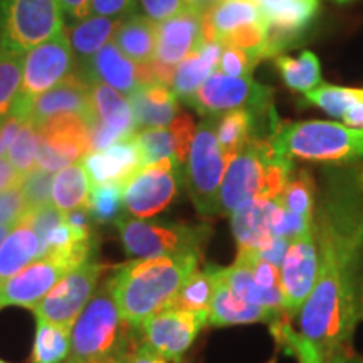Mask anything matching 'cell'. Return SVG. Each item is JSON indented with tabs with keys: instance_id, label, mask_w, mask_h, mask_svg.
Masks as SVG:
<instances>
[{
	"instance_id": "obj_9",
	"label": "cell",
	"mask_w": 363,
	"mask_h": 363,
	"mask_svg": "<svg viewBox=\"0 0 363 363\" xmlns=\"http://www.w3.org/2000/svg\"><path fill=\"white\" fill-rule=\"evenodd\" d=\"M0 39L27 52L65 30L59 0H0Z\"/></svg>"
},
{
	"instance_id": "obj_43",
	"label": "cell",
	"mask_w": 363,
	"mask_h": 363,
	"mask_svg": "<svg viewBox=\"0 0 363 363\" xmlns=\"http://www.w3.org/2000/svg\"><path fill=\"white\" fill-rule=\"evenodd\" d=\"M276 335H281L286 340H289L291 347L296 350V355L299 358V363H363V355L360 353H355L352 348H345V350H340L326 358L325 362H321V358L318 357L315 348L311 347L310 343L306 342L301 335H294L291 330H289L288 325H279V331H274Z\"/></svg>"
},
{
	"instance_id": "obj_26",
	"label": "cell",
	"mask_w": 363,
	"mask_h": 363,
	"mask_svg": "<svg viewBox=\"0 0 363 363\" xmlns=\"http://www.w3.org/2000/svg\"><path fill=\"white\" fill-rule=\"evenodd\" d=\"M83 69L89 81L108 84L125 96H130L136 88H140L136 81L135 62L125 57L115 43L104 45L101 51L94 54L88 62H84Z\"/></svg>"
},
{
	"instance_id": "obj_4",
	"label": "cell",
	"mask_w": 363,
	"mask_h": 363,
	"mask_svg": "<svg viewBox=\"0 0 363 363\" xmlns=\"http://www.w3.org/2000/svg\"><path fill=\"white\" fill-rule=\"evenodd\" d=\"M133 326L121 318L108 284L94 293L71 328L72 363H128Z\"/></svg>"
},
{
	"instance_id": "obj_3",
	"label": "cell",
	"mask_w": 363,
	"mask_h": 363,
	"mask_svg": "<svg viewBox=\"0 0 363 363\" xmlns=\"http://www.w3.org/2000/svg\"><path fill=\"white\" fill-rule=\"evenodd\" d=\"M294 174V163L272 136H254L227 165L220 187L219 214L230 216L257 197L278 199Z\"/></svg>"
},
{
	"instance_id": "obj_35",
	"label": "cell",
	"mask_w": 363,
	"mask_h": 363,
	"mask_svg": "<svg viewBox=\"0 0 363 363\" xmlns=\"http://www.w3.org/2000/svg\"><path fill=\"white\" fill-rule=\"evenodd\" d=\"M71 353V330L35 316L30 363H62Z\"/></svg>"
},
{
	"instance_id": "obj_39",
	"label": "cell",
	"mask_w": 363,
	"mask_h": 363,
	"mask_svg": "<svg viewBox=\"0 0 363 363\" xmlns=\"http://www.w3.org/2000/svg\"><path fill=\"white\" fill-rule=\"evenodd\" d=\"M308 103L323 110L326 115L333 118H343L350 108L363 101V89L343 88V86L321 83L315 89L305 93Z\"/></svg>"
},
{
	"instance_id": "obj_19",
	"label": "cell",
	"mask_w": 363,
	"mask_h": 363,
	"mask_svg": "<svg viewBox=\"0 0 363 363\" xmlns=\"http://www.w3.org/2000/svg\"><path fill=\"white\" fill-rule=\"evenodd\" d=\"M202 43V16L187 7L170 19L157 22L155 61L175 69Z\"/></svg>"
},
{
	"instance_id": "obj_55",
	"label": "cell",
	"mask_w": 363,
	"mask_h": 363,
	"mask_svg": "<svg viewBox=\"0 0 363 363\" xmlns=\"http://www.w3.org/2000/svg\"><path fill=\"white\" fill-rule=\"evenodd\" d=\"M360 320H363V293H362V311H360Z\"/></svg>"
},
{
	"instance_id": "obj_30",
	"label": "cell",
	"mask_w": 363,
	"mask_h": 363,
	"mask_svg": "<svg viewBox=\"0 0 363 363\" xmlns=\"http://www.w3.org/2000/svg\"><path fill=\"white\" fill-rule=\"evenodd\" d=\"M113 43L131 62H152L157 54V22L138 13L121 21Z\"/></svg>"
},
{
	"instance_id": "obj_23",
	"label": "cell",
	"mask_w": 363,
	"mask_h": 363,
	"mask_svg": "<svg viewBox=\"0 0 363 363\" xmlns=\"http://www.w3.org/2000/svg\"><path fill=\"white\" fill-rule=\"evenodd\" d=\"M281 315L283 313L252 305L246 299L239 298L229 286L219 279L216 266V293L212 298L211 311H208V325L217 326V328L252 323L279 325L278 320Z\"/></svg>"
},
{
	"instance_id": "obj_27",
	"label": "cell",
	"mask_w": 363,
	"mask_h": 363,
	"mask_svg": "<svg viewBox=\"0 0 363 363\" xmlns=\"http://www.w3.org/2000/svg\"><path fill=\"white\" fill-rule=\"evenodd\" d=\"M220 52L222 44L219 40L202 43L194 52H190L175 67L174 81H172V91L175 93V96L190 101L195 91L206 83V79L212 72L217 71Z\"/></svg>"
},
{
	"instance_id": "obj_54",
	"label": "cell",
	"mask_w": 363,
	"mask_h": 363,
	"mask_svg": "<svg viewBox=\"0 0 363 363\" xmlns=\"http://www.w3.org/2000/svg\"><path fill=\"white\" fill-rule=\"evenodd\" d=\"M11 229H12V227H7V225H0V246H2L4 239L7 238V234L11 233Z\"/></svg>"
},
{
	"instance_id": "obj_25",
	"label": "cell",
	"mask_w": 363,
	"mask_h": 363,
	"mask_svg": "<svg viewBox=\"0 0 363 363\" xmlns=\"http://www.w3.org/2000/svg\"><path fill=\"white\" fill-rule=\"evenodd\" d=\"M274 206L276 199L257 197L229 216L238 249L257 252L269 242L272 239L271 212Z\"/></svg>"
},
{
	"instance_id": "obj_46",
	"label": "cell",
	"mask_w": 363,
	"mask_h": 363,
	"mask_svg": "<svg viewBox=\"0 0 363 363\" xmlns=\"http://www.w3.org/2000/svg\"><path fill=\"white\" fill-rule=\"evenodd\" d=\"M27 214V203L21 185L0 194V225L13 227Z\"/></svg>"
},
{
	"instance_id": "obj_28",
	"label": "cell",
	"mask_w": 363,
	"mask_h": 363,
	"mask_svg": "<svg viewBox=\"0 0 363 363\" xmlns=\"http://www.w3.org/2000/svg\"><path fill=\"white\" fill-rule=\"evenodd\" d=\"M38 259H40L39 238L24 216L0 246V284Z\"/></svg>"
},
{
	"instance_id": "obj_40",
	"label": "cell",
	"mask_w": 363,
	"mask_h": 363,
	"mask_svg": "<svg viewBox=\"0 0 363 363\" xmlns=\"http://www.w3.org/2000/svg\"><path fill=\"white\" fill-rule=\"evenodd\" d=\"M123 207V184L110 182V184L91 187L86 208H88L91 219L94 222H98V224L116 222L121 217Z\"/></svg>"
},
{
	"instance_id": "obj_21",
	"label": "cell",
	"mask_w": 363,
	"mask_h": 363,
	"mask_svg": "<svg viewBox=\"0 0 363 363\" xmlns=\"http://www.w3.org/2000/svg\"><path fill=\"white\" fill-rule=\"evenodd\" d=\"M62 113H78L88 118L89 126L96 120L91 99L89 83L78 76H67L65 81L45 93L34 98L30 106V120L35 126L43 125L49 118Z\"/></svg>"
},
{
	"instance_id": "obj_48",
	"label": "cell",
	"mask_w": 363,
	"mask_h": 363,
	"mask_svg": "<svg viewBox=\"0 0 363 363\" xmlns=\"http://www.w3.org/2000/svg\"><path fill=\"white\" fill-rule=\"evenodd\" d=\"M142 6L153 22L167 21L187 9L184 0H142Z\"/></svg>"
},
{
	"instance_id": "obj_29",
	"label": "cell",
	"mask_w": 363,
	"mask_h": 363,
	"mask_svg": "<svg viewBox=\"0 0 363 363\" xmlns=\"http://www.w3.org/2000/svg\"><path fill=\"white\" fill-rule=\"evenodd\" d=\"M89 88L98 121L106 125L123 140L130 138L138 131L128 98L99 81H89Z\"/></svg>"
},
{
	"instance_id": "obj_33",
	"label": "cell",
	"mask_w": 363,
	"mask_h": 363,
	"mask_svg": "<svg viewBox=\"0 0 363 363\" xmlns=\"http://www.w3.org/2000/svg\"><path fill=\"white\" fill-rule=\"evenodd\" d=\"M89 197V177L84 165L72 163L59 170L52 182V203L57 211L69 212L84 207Z\"/></svg>"
},
{
	"instance_id": "obj_17",
	"label": "cell",
	"mask_w": 363,
	"mask_h": 363,
	"mask_svg": "<svg viewBox=\"0 0 363 363\" xmlns=\"http://www.w3.org/2000/svg\"><path fill=\"white\" fill-rule=\"evenodd\" d=\"M72 269L59 256H44L0 284V310L7 306L33 308Z\"/></svg>"
},
{
	"instance_id": "obj_51",
	"label": "cell",
	"mask_w": 363,
	"mask_h": 363,
	"mask_svg": "<svg viewBox=\"0 0 363 363\" xmlns=\"http://www.w3.org/2000/svg\"><path fill=\"white\" fill-rule=\"evenodd\" d=\"M128 363H169L160 353H157L147 342H140L131 352Z\"/></svg>"
},
{
	"instance_id": "obj_49",
	"label": "cell",
	"mask_w": 363,
	"mask_h": 363,
	"mask_svg": "<svg viewBox=\"0 0 363 363\" xmlns=\"http://www.w3.org/2000/svg\"><path fill=\"white\" fill-rule=\"evenodd\" d=\"M93 0H59L61 13H65L69 22H81L89 16Z\"/></svg>"
},
{
	"instance_id": "obj_13",
	"label": "cell",
	"mask_w": 363,
	"mask_h": 363,
	"mask_svg": "<svg viewBox=\"0 0 363 363\" xmlns=\"http://www.w3.org/2000/svg\"><path fill=\"white\" fill-rule=\"evenodd\" d=\"M217 276L239 298L252 305L283 313L279 288V267L262 259L257 252L238 249L234 264L217 266Z\"/></svg>"
},
{
	"instance_id": "obj_34",
	"label": "cell",
	"mask_w": 363,
	"mask_h": 363,
	"mask_svg": "<svg viewBox=\"0 0 363 363\" xmlns=\"http://www.w3.org/2000/svg\"><path fill=\"white\" fill-rule=\"evenodd\" d=\"M256 116L251 110H233L216 120V136L227 160L238 153L254 138L252 126Z\"/></svg>"
},
{
	"instance_id": "obj_56",
	"label": "cell",
	"mask_w": 363,
	"mask_h": 363,
	"mask_svg": "<svg viewBox=\"0 0 363 363\" xmlns=\"http://www.w3.org/2000/svg\"><path fill=\"white\" fill-rule=\"evenodd\" d=\"M337 2H348V0H337Z\"/></svg>"
},
{
	"instance_id": "obj_57",
	"label": "cell",
	"mask_w": 363,
	"mask_h": 363,
	"mask_svg": "<svg viewBox=\"0 0 363 363\" xmlns=\"http://www.w3.org/2000/svg\"><path fill=\"white\" fill-rule=\"evenodd\" d=\"M0 363H7L6 360H2V358H0Z\"/></svg>"
},
{
	"instance_id": "obj_5",
	"label": "cell",
	"mask_w": 363,
	"mask_h": 363,
	"mask_svg": "<svg viewBox=\"0 0 363 363\" xmlns=\"http://www.w3.org/2000/svg\"><path fill=\"white\" fill-rule=\"evenodd\" d=\"M272 140L291 160L348 165L363 158V130L337 121H299L272 128Z\"/></svg>"
},
{
	"instance_id": "obj_16",
	"label": "cell",
	"mask_w": 363,
	"mask_h": 363,
	"mask_svg": "<svg viewBox=\"0 0 363 363\" xmlns=\"http://www.w3.org/2000/svg\"><path fill=\"white\" fill-rule=\"evenodd\" d=\"M207 321L208 316L167 308L142 326L143 342L160 353L167 362L179 363Z\"/></svg>"
},
{
	"instance_id": "obj_41",
	"label": "cell",
	"mask_w": 363,
	"mask_h": 363,
	"mask_svg": "<svg viewBox=\"0 0 363 363\" xmlns=\"http://www.w3.org/2000/svg\"><path fill=\"white\" fill-rule=\"evenodd\" d=\"M38 147H39V131L33 120H27L19 133H17L11 147L7 148L6 155L12 165L26 175L27 172L35 169L38 163Z\"/></svg>"
},
{
	"instance_id": "obj_36",
	"label": "cell",
	"mask_w": 363,
	"mask_h": 363,
	"mask_svg": "<svg viewBox=\"0 0 363 363\" xmlns=\"http://www.w3.org/2000/svg\"><path fill=\"white\" fill-rule=\"evenodd\" d=\"M274 62L281 78H283L289 89L305 94L323 83L320 59L311 51H303L299 57H289L279 54V56H276Z\"/></svg>"
},
{
	"instance_id": "obj_7",
	"label": "cell",
	"mask_w": 363,
	"mask_h": 363,
	"mask_svg": "<svg viewBox=\"0 0 363 363\" xmlns=\"http://www.w3.org/2000/svg\"><path fill=\"white\" fill-rule=\"evenodd\" d=\"M203 43L219 40L242 49L262 61L276 56L269 40V26L252 0H224L202 16Z\"/></svg>"
},
{
	"instance_id": "obj_1",
	"label": "cell",
	"mask_w": 363,
	"mask_h": 363,
	"mask_svg": "<svg viewBox=\"0 0 363 363\" xmlns=\"http://www.w3.org/2000/svg\"><path fill=\"white\" fill-rule=\"evenodd\" d=\"M313 233L318 274L299 313L301 337L321 362L352 348L363 293V163L326 169L316 190Z\"/></svg>"
},
{
	"instance_id": "obj_12",
	"label": "cell",
	"mask_w": 363,
	"mask_h": 363,
	"mask_svg": "<svg viewBox=\"0 0 363 363\" xmlns=\"http://www.w3.org/2000/svg\"><path fill=\"white\" fill-rule=\"evenodd\" d=\"M180 184V163L175 158L143 165L123 184L125 208L130 216L150 219L170 206Z\"/></svg>"
},
{
	"instance_id": "obj_37",
	"label": "cell",
	"mask_w": 363,
	"mask_h": 363,
	"mask_svg": "<svg viewBox=\"0 0 363 363\" xmlns=\"http://www.w3.org/2000/svg\"><path fill=\"white\" fill-rule=\"evenodd\" d=\"M24 52L0 39V123L12 111L22 83Z\"/></svg>"
},
{
	"instance_id": "obj_10",
	"label": "cell",
	"mask_w": 363,
	"mask_h": 363,
	"mask_svg": "<svg viewBox=\"0 0 363 363\" xmlns=\"http://www.w3.org/2000/svg\"><path fill=\"white\" fill-rule=\"evenodd\" d=\"M189 103L201 115L211 118L242 108L251 110L254 115L274 111L271 88L256 83L252 76L233 78L220 71L212 72Z\"/></svg>"
},
{
	"instance_id": "obj_42",
	"label": "cell",
	"mask_w": 363,
	"mask_h": 363,
	"mask_svg": "<svg viewBox=\"0 0 363 363\" xmlns=\"http://www.w3.org/2000/svg\"><path fill=\"white\" fill-rule=\"evenodd\" d=\"M52 182L54 177L51 172H45L35 167L22 177L21 190L24 194L27 212L38 211L40 207L51 206L52 202Z\"/></svg>"
},
{
	"instance_id": "obj_18",
	"label": "cell",
	"mask_w": 363,
	"mask_h": 363,
	"mask_svg": "<svg viewBox=\"0 0 363 363\" xmlns=\"http://www.w3.org/2000/svg\"><path fill=\"white\" fill-rule=\"evenodd\" d=\"M195 128L197 126L192 118L185 113H179L169 126L136 131L133 138L142 157V165H150L163 158H175L180 165L187 162Z\"/></svg>"
},
{
	"instance_id": "obj_59",
	"label": "cell",
	"mask_w": 363,
	"mask_h": 363,
	"mask_svg": "<svg viewBox=\"0 0 363 363\" xmlns=\"http://www.w3.org/2000/svg\"><path fill=\"white\" fill-rule=\"evenodd\" d=\"M179 363H182V362H179Z\"/></svg>"
},
{
	"instance_id": "obj_53",
	"label": "cell",
	"mask_w": 363,
	"mask_h": 363,
	"mask_svg": "<svg viewBox=\"0 0 363 363\" xmlns=\"http://www.w3.org/2000/svg\"><path fill=\"white\" fill-rule=\"evenodd\" d=\"M184 2H185V6L190 9V11L203 16V13L211 12L212 9L219 6L220 2H224V0H184Z\"/></svg>"
},
{
	"instance_id": "obj_8",
	"label": "cell",
	"mask_w": 363,
	"mask_h": 363,
	"mask_svg": "<svg viewBox=\"0 0 363 363\" xmlns=\"http://www.w3.org/2000/svg\"><path fill=\"white\" fill-rule=\"evenodd\" d=\"M229 165L216 136V120L208 118L195 128L185 169V182L195 208L201 216L219 214V197Z\"/></svg>"
},
{
	"instance_id": "obj_31",
	"label": "cell",
	"mask_w": 363,
	"mask_h": 363,
	"mask_svg": "<svg viewBox=\"0 0 363 363\" xmlns=\"http://www.w3.org/2000/svg\"><path fill=\"white\" fill-rule=\"evenodd\" d=\"M120 19H110V17L91 16L86 17L71 29L69 44L72 56H76L81 62H88L94 54L101 51L111 38H115L116 29L120 27Z\"/></svg>"
},
{
	"instance_id": "obj_2",
	"label": "cell",
	"mask_w": 363,
	"mask_h": 363,
	"mask_svg": "<svg viewBox=\"0 0 363 363\" xmlns=\"http://www.w3.org/2000/svg\"><path fill=\"white\" fill-rule=\"evenodd\" d=\"M199 252L131 259L108 279L118 311L126 323L142 330L150 318L167 310L185 279L197 271Z\"/></svg>"
},
{
	"instance_id": "obj_22",
	"label": "cell",
	"mask_w": 363,
	"mask_h": 363,
	"mask_svg": "<svg viewBox=\"0 0 363 363\" xmlns=\"http://www.w3.org/2000/svg\"><path fill=\"white\" fill-rule=\"evenodd\" d=\"M83 165L93 185L110 184V182L125 184L136 170L143 167L133 136L120 140L101 152L88 153L83 158Z\"/></svg>"
},
{
	"instance_id": "obj_44",
	"label": "cell",
	"mask_w": 363,
	"mask_h": 363,
	"mask_svg": "<svg viewBox=\"0 0 363 363\" xmlns=\"http://www.w3.org/2000/svg\"><path fill=\"white\" fill-rule=\"evenodd\" d=\"M313 229V220H306L303 217L294 216L293 212L286 211L283 206L276 202L271 212V233L276 238L293 240L299 234Z\"/></svg>"
},
{
	"instance_id": "obj_38",
	"label": "cell",
	"mask_w": 363,
	"mask_h": 363,
	"mask_svg": "<svg viewBox=\"0 0 363 363\" xmlns=\"http://www.w3.org/2000/svg\"><path fill=\"white\" fill-rule=\"evenodd\" d=\"M276 202L283 206L286 211L293 212L294 216L313 220L316 203V184L310 172L299 170L296 174V170H294L291 179L281 190Z\"/></svg>"
},
{
	"instance_id": "obj_24",
	"label": "cell",
	"mask_w": 363,
	"mask_h": 363,
	"mask_svg": "<svg viewBox=\"0 0 363 363\" xmlns=\"http://www.w3.org/2000/svg\"><path fill=\"white\" fill-rule=\"evenodd\" d=\"M126 98L133 111L136 128H163L179 115V98L167 84L140 86Z\"/></svg>"
},
{
	"instance_id": "obj_58",
	"label": "cell",
	"mask_w": 363,
	"mask_h": 363,
	"mask_svg": "<svg viewBox=\"0 0 363 363\" xmlns=\"http://www.w3.org/2000/svg\"><path fill=\"white\" fill-rule=\"evenodd\" d=\"M66 363H72V362H71V360H67V362H66Z\"/></svg>"
},
{
	"instance_id": "obj_52",
	"label": "cell",
	"mask_w": 363,
	"mask_h": 363,
	"mask_svg": "<svg viewBox=\"0 0 363 363\" xmlns=\"http://www.w3.org/2000/svg\"><path fill=\"white\" fill-rule=\"evenodd\" d=\"M342 120L343 125L350 126V128L363 130V101L357 103L355 106L350 108V110L345 113Z\"/></svg>"
},
{
	"instance_id": "obj_32",
	"label": "cell",
	"mask_w": 363,
	"mask_h": 363,
	"mask_svg": "<svg viewBox=\"0 0 363 363\" xmlns=\"http://www.w3.org/2000/svg\"><path fill=\"white\" fill-rule=\"evenodd\" d=\"M216 293V266L208 264L203 271H194L180 286L169 308L208 316Z\"/></svg>"
},
{
	"instance_id": "obj_47",
	"label": "cell",
	"mask_w": 363,
	"mask_h": 363,
	"mask_svg": "<svg viewBox=\"0 0 363 363\" xmlns=\"http://www.w3.org/2000/svg\"><path fill=\"white\" fill-rule=\"evenodd\" d=\"M136 9V0H93L91 12L99 17L123 21L131 16Z\"/></svg>"
},
{
	"instance_id": "obj_11",
	"label": "cell",
	"mask_w": 363,
	"mask_h": 363,
	"mask_svg": "<svg viewBox=\"0 0 363 363\" xmlns=\"http://www.w3.org/2000/svg\"><path fill=\"white\" fill-rule=\"evenodd\" d=\"M106 266L94 259L74 267L30 311L49 323L71 330L94 296Z\"/></svg>"
},
{
	"instance_id": "obj_20",
	"label": "cell",
	"mask_w": 363,
	"mask_h": 363,
	"mask_svg": "<svg viewBox=\"0 0 363 363\" xmlns=\"http://www.w3.org/2000/svg\"><path fill=\"white\" fill-rule=\"evenodd\" d=\"M269 26V40L276 56L298 38L318 12V0H252Z\"/></svg>"
},
{
	"instance_id": "obj_45",
	"label": "cell",
	"mask_w": 363,
	"mask_h": 363,
	"mask_svg": "<svg viewBox=\"0 0 363 363\" xmlns=\"http://www.w3.org/2000/svg\"><path fill=\"white\" fill-rule=\"evenodd\" d=\"M257 62L259 61H256L251 54L242 51V49L234 48V45L229 44H222L217 71L224 72L227 76H233V78H247V76L252 74Z\"/></svg>"
},
{
	"instance_id": "obj_14",
	"label": "cell",
	"mask_w": 363,
	"mask_h": 363,
	"mask_svg": "<svg viewBox=\"0 0 363 363\" xmlns=\"http://www.w3.org/2000/svg\"><path fill=\"white\" fill-rule=\"evenodd\" d=\"M318 274V251L313 229L289 240L279 266V288L283 313L299 316L315 288Z\"/></svg>"
},
{
	"instance_id": "obj_50",
	"label": "cell",
	"mask_w": 363,
	"mask_h": 363,
	"mask_svg": "<svg viewBox=\"0 0 363 363\" xmlns=\"http://www.w3.org/2000/svg\"><path fill=\"white\" fill-rule=\"evenodd\" d=\"M22 177L24 175L12 165L7 155H0V194L13 187H19Z\"/></svg>"
},
{
	"instance_id": "obj_15",
	"label": "cell",
	"mask_w": 363,
	"mask_h": 363,
	"mask_svg": "<svg viewBox=\"0 0 363 363\" xmlns=\"http://www.w3.org/2000/svg\"><path fill=\"white\" fill-rule=\"evenodd\" d=\"M72 51L66 33L54 35L45 43L29 49L22 61V83L19 98H38L69 76Z\"/></svg>"
},
{
	"instance_id": "obj_6",
	"label": "cell",
	"mask_w": 363,
	"mask_h": 363,
	"mask_svg": "<svg viewBox=\"0 0 363 363\" xmlns=\"http://www.w3.org/2000/svg\"><path fill=\"white\" fill-rule=\"evenodd\" d=\"M121 246L130 259L177 256L199 252L211 238V227L203 224H180L121 216L116 220Z\"/></svg>"
}]
</instances>
